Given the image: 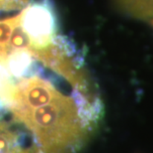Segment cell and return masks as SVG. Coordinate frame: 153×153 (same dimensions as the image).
<instances>
[{"label": "cell", "mask_w": 153, "mask_h": 153, "mask_svg": "<svg viewBox=\"0 0 153 153\" xmlns=\"http://www.w3.org/2000/svg\"><path fill=\"white\" fill-rule=\"evenodd\" d=\"M30 0H0V13L17 11L27 7Z\"/></svg>", "instance_id": "1"}]
</instances>
